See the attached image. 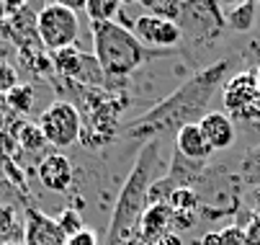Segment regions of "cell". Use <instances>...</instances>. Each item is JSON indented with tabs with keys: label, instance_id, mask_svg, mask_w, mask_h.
Here are the masks:
<instances>
[{
	"label": "cell",
	"instance_id": "1",
	"mask_svg": "<svg viewBox=\"0 0 260 245\" xmlns=\"http://www.w3.org/2000/svg\"><path fill=\"white\" fill-rule=\"evenodd\" d=\"M232 70V59L221 57L214 65L201 67L185 83H180L168 98H162L157 106H152L147 114L134 119L126 129V139H137L142 147L152 139H165L170 134H178L185 124H199L209 111L211 98L227 85V75Z\"/></svg>",
	"mask_w": 260,
	"mask_h": 245
},
{
	"label": "cell",
	"instance_id": "2",
	"mask_svg": "<svg viewBox=\"0 0 260 245\" xmlns=\"http://www.w3.org/2000/svg\"><path fill=\"white\" fill-rule=\"evenodd\" d=\"M160 152H162V139H152V142H147L139 150L129 176H126V181H124V186L116 196L103 245H121L132 235H137L139 222L147 212V194H150V186L160 178L157 176Z\"/></svg>",
	"mask_w": 260,
	"mask_h": 245
},
{
	"label": "cell",
	"instance_id": "3",
	"mask_svg": "<svg viewBox=\"0 0 260 245\" xmlns=\"http://www.w3.org/2000/svg\"><path fill=\"white\" fill-rule=\"evenodd\" d=\"M93 31V57L101 65L108 80H124L150 59V57H170L175 52H150L144 49L137 37L121 23H90Z\"/></svg>",
	"mask_w": 260,
	"mask_h": 245
},
{
	"label": "cell",
	"instance_id": "4",
	"mask_svg": "<svg viewBox=\"0 0 260 245\" xmlns=\"http://www.w3.org/2000/svg\"><path fill=\"white\" fill-rule=\"evenodd\" d=\"M178 28L183 34V44L178 52H188V47L199 49V57L216 44H221L227 28V18L219 3L211 0H183V11L178 18ZM196 57V65H199Z\"/></svg>",
	"mask_w": 260,
	"mask_h": 245
},
{
	"label": "cell",
	"instance_id": "5",
	"mask_svg": "<svg viewBox=\"0 0 260 245\" xmlns=\"http://www.w3.org/2000/svg\"><path fill=\"white\" fill-rule=\"evenodd\" d=\"M80 18L67 3H47L36 13V39L47 52H62L78 44Z\"/></svg>",
	"mask_w": 260,
	"mask_h": 245
},
{
	"label": "cell",
	"instance_id": "6",
	"mask_svg": "<svg viewBox=\"0 0 260 245\" xmlns=\"http://www.w3.org/2000/svg\"><path fill=\"white\" fill-rule=\"evenodd\" d=\"M39 129L44 132L47 142L57 150L72 147L83 134L80 109L70 101H52L39 116Z\"/></svg>",
	"mask_w": 260,
	"mask_h": 245
},
{
	"label": "cell",
	"instance_id": "7",
	"mask_svg": "<svg viewBox=\"0 0 260 245\" xmlns=\"http://www.w3.org/2000/svg\"><path fill=\"white\" fill-rule=\"evenodd\" d=\"M52 67L67 80V83H83L88 88H106L108 85V78L103 75L101 65L95 62L93 54H85L80 52L78 47H70V49H62V52H54L52 54Z\"/></svg>",
	"mask_w": 260,
	"mask_h": 245
},
{
	"label": "cell",
	"instance_id": "8",
	"mask_svg": "<svg viewBox=\"0 0 260 245\" xmlns=\"http://www.w3.org/2000/svg\"><path fill=\"white\" fill-rule=\"evenodd\" d=\"M132 34L150 52H178L183 44V34L178 23L157 16H147V13L132 18Z\"/></svg>",
	"mask_w": 260,
	"mask_h": 245
},
{
	"label": "cell",
	"instance_id": "9",
	"mask_svg": "<svg viewBox=\"0 0 260 245\" xmlns=\"http://www.w3.org/2000/svg\"><path fill=\"white\" fill-rule=\"evenodd\" d=\"M221 98H224V106L230 111V119L235 116L237 121H242L260 101V78L255 70L240 73L235 78L227 80V85L221 88Z\"/></svg>",
	"mask_w": 260,
	"mask_h": 245
},
{
	"label": "cell",
	"instance_id": "10",
	"mask_svg": "<svg viewBox=\"0 0 260 245\" xmlns=\"http://www.w3.org/2000/svg\"><path fill=\"white\" fill-rule=\"evenodd\" d=\"M23 245H67L57 217L44 215L36 206H26L23 215Z\"/></svg>",
	"mask_w": 260,
	"mask_h": 245
},
{
	"label": "cell",
	"instance_id": "11",
	"mask_svg": "<svg viewBox=\"0 0 260 245\" xmlns=\"http://www.w3.org/2000/svg\"><path fill=\"white\" fill-rule=\"evenodd\" d=\"M36 176H39L44 189H49L54 194H70L72 183H75V168H72V160L67 155L49 152L36 165Z\"/></svg>",
	"mask_w": 260,
	"mask_h": 245
},
{
	"label": "cell",
	"instance_id": "12",
	"mask_svg": "<svg viewBox=\"0 0 260 245\" xmlns=\"http://www.w3.org/2000/svg\"><path fill=\"white\" fill-rule=\"evenodd\" d=\"M206 142L211 145V150H230L237 139V129L235 121L230 119V114H221V111H209L201 121H199Z\"/></svg>",
	"mask_w": 260,
	"mask_h": 245
},
{
	"label": "cell",
	"instance_id": "13",
	"mask_svg": "<svg viewBox=\"0 0 260 245\" xmlns=\"http://www.w3.org/2000/svg\"><path fill=\"white\" fill-rule=\"evenodd\" d=\"M170 227H173V209L168 204H152V206H147L137 232L147 245H152L162 240L165 235H170Z\"/></svg>",
	"mask_w": 260,
	"mask_h": 245
},
{
	"label": "cell",
	"instance_id": "14",
	"mask_svg": "<svg viewBox=\"0 0 260 245\" xmlns=\"http://www.w3.org/2000/svg\"><path fill=\"white\" fill-rule=\"evenodd\" d=\"M175 150L188 158V160H196V163H206L209 155L214 152L211 145L206 142V137L201 132L199 124H185L178 134H175Z\"/></svg>",
	"mask_w": 260,
	"mask_h": 245
},
{
	"label": "cell",
	"instance_id": "15",
	"mask_svg": "<svg viewBox=\"0 0 260 245\" xmlns=\"http://www.w3.org/2000/svg\"><path fill=\"white\" fill-rule=\"evenodd\" d=\"M255 13H257V3H240V6H232L224 18H227V28L235 31V34H250L252 26H255Z\"/></svg>",
	"mask_w": 260,
	"mask_h": 245
},
{
	"label": "cell",
	"instance_id": "16",
	"mask_svg": "<svg viewBox=\"0 0 260 245\" xmlns=\"http://www.w3.org/2000/svg\"><path fill=\"white\" fill-rule=\"evenodd\" d=\"M121 8L124 6L119 0H88L85 3V13H88L90 23H114V18H119Z\"/></svg>",
	"mask_w": 260,
	"mask_h": 245
},
{
	"label": "cell",
	"instance_id": "17",
	"mask_svg": "<svg viewBox=\"0 0 260 245\" xmlns=\"http://www.w3.org/2000/svg\"><path fill=\"white\" fill-rule=\"evenodd\" d=\"M139 6L144 8L147 16H157V18L178 23L180 11H183V0H139Z\"/></svg>",
	"mask_w": 260,
	"mask_h": 245
},
{
	"label": "cell",
	"instance_id": "18",
	"mask_svg": "<svg viewBox=\"0 0 260 245\" xmlns=\"http://www.w3.org/2000/svg\"><path fill=\"white\" fill-rule=\"evenodd\" d=\"M173 215H196L199 212V191L196 189H175L168 199Z\"/></svg>",
	"mask_w": 260,
	"mask_h": 245
},
{
	"label": "cell",
	"instance_id": "19",
	"mask_svg": "<svg viewBox=\"0 0 260 245\" xmlns=\"http://www.w3.org/2000/svg\"><path fill=\"white\" fill-rule=\"evenodd\" d=\"M18 145L26 150V152H42V150H47V137H44V132L39 129V124H21V129H18Z\"/></svg>",
	"mask_w": 260,
	"mask_h": 245
},
{
	"label": "cell",
	"instance_id": "20",
	"mask_svg": "<svg viewBox=\"0 0 260 245\" xmlns=\"http://www.w3.org/2000/svg\"><path fill=\"white\" fill-rule=\"evenodd\" d=\"M57 225L62 227L64 237H72V235H78V232L85 230V222H83V217L78 212V206H64L59 212V217H57Z\"/></svg>",
	"mask_w": 260,
	"mask_h": 245
},
{
	"label": "cell",
	"instance_id": "21",
	"mask_svg": "<svg viewBox=\"0 0 260 245\" xmlns=\"http://www.w3.org/2000/svg\"><path fill=\"white\" fill-rule=\"evenodd\" d=\"M6 101L11 103V109L13 111H31V103H34V88L31 85H16L13 90L6 93Z\"/></svg>",
	"mask_w": 260,
	"mask_h": 245
},
{
	"label": "cell",
	"instance_id": "22",
	"mask_svg": "<svg viewBox=\"0 0 260 245\" xmlns=\"http://www.w3.org/2000/svg\"><path fill=\"white\" fill-rule=\"evenodd\" d=\"M219 245H247V237H245V227L240 225H230L219 232Z\"/></svg>",
	"mask_w": 260,
	"mask_h": 245
},
{
	"label": "cell",
	"instance_id": "23",
	"mask_svg": "<svg viewBox=\"0 0 260 245\" xmlns=\"http://www.w3.org/2000/svg\"><path fill=\"white\" fill-rule=\"evenodd\" d=\"M18 83H16V70L8 65V62H0V90H13Z\"/></svg>",
	"mask_w": 260,
	"mask_h": 245
},
{
	"label": "cell",
	"instance_id": "24",
	"mask_svg": "<svg viewBox=\"0 0 260 245\" xmlns=\"http://www.w3.org/2000/svg\"><path fill=\"white\" fill-rule=\"evenodd\" d=\"M245 237H247V245H260V215L250 217V222L245 225Z\"/></svg>",
	"mask_w": 260,
	"mask_h": 245
},
{
	"label": "cell",
	"instance_id": "25",
	"mask_svg": "<svg viewBox=\"0 0 260 245\" xmlns=\"http://www.w3.org/2000/svg\"><path fill=\"white\" fill-rule=\"evenodd\" d=\"M67 245H101V240H98V235H95L93 230H88V227H85L83 232L67 237Z\"/></svg>",
	"mask_w": 260,
	"mask_h": 245
},
{
	"label": "cell",
	"instance_id": "26",
	"mask_svg": "<svg viewBox=\"0 0 260 245\" xmlns=\"http://www.w3.org/2000/svg\"><path fill=\"white\" fill-rule=\"evenodd\" d=\"M201 245H219V232H206L201 237Z\"/></svg>",
	"mask_w": 260,
	"mask_h": 245
},
{
	"label": "cell",
	"instance_id": "27",
	"mask_svg": "<svg viewBox=\"0 0 260 245\" xmlns=\"http://www.w3.org/2000/svg\"><path fill=\"white\" fill-rule=\"evenodd\" d=\"M121 245H147V242H144V240H142V237H139V232H137V235H132V237H129V240H124V242H121Z\"/></svg>",
	"mask_w": 260,
	"mask_h": 245
},
{
	"label": "cell",
	"instance_id": "28",
	"mask_svg": "<svg viewBox=\"0 0 260 245\" xmlns=\"http://www.w3.org/2000/svg\"><path fill=\"white\" fill-rule=\"evenodd\" d=\"M3 16H6V6H0V21H3Z\"/></svg>",
	"mask_w": 260,
	"mask_h": 245
},
{
	"label": "cell",
	"instance_id": "29",
	"mask_svg": "<svg viewBox=\"0 0 260 245\" xmlns=\"http://www.w3.org/2000/svg\"><path fill=\"white\" fill-rule=\"evenodd\" d=\"M16 245H18V242H16Z\"/></svg>",
	"mask_w": 260,
	"mask_h": 245
}]
</instances>
